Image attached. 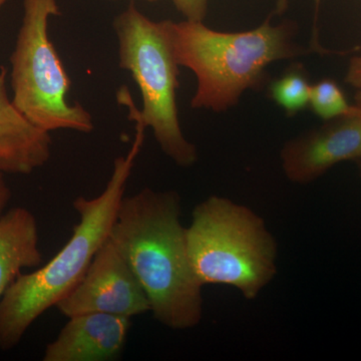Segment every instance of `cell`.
I'll return each instance as SVG.
<instances>
[{"mask_svg": "<svg viewBox=\"0 0 361 361\" xmlns=\"http://www.w3.org/2000/svg\"><path fill=\"white\" fill-rule=\"evenodd\" d=\"M130 318L106 313L71 316L54 341L47 344L44 361H108L122 353Z\"/></svg>", "mask_w": 361, "mask_h": 361, "instance_id": "9c48e42d", "label": "cell"}, {"mask_svg": "<svg viewBox=\"0 0 361 361\" xmlns=\"http://www.w3.org/2000/svg\"><path fill=\"white\" fill-rule=\"evenodd\" d=\"M287 179L307 185L344 161L361 159V116L326 121L322 127L304 133L284 145L280 154Z\"/></svg>", "mask_w": 361, "mask_h": 361, "instance_id": "ba28073f", "label": "cell"}, {"mask_svg": "<svg viewBox=\"0 0 361 361\" xmlns=\"http://www.w3.org/2000/svg\"><path fill=\"white\" fill-rule=\"evenodd\" d=\"M346 82L356 89L361 90V56L351 59L346 73Z\"/></svg>", "mask_w": 361, "mask_h": 361, "instance_id": "9a60e30c", "label": "cell"}, {"mask_svg": "<svg viewBox=\"0 0 361 361\" xmlns=\"http://www.w3.org/2000/svg\"><path fill=\"white\" fill-rule=\"evenodd\" d=\"M285 4H286V0H280L279 4H278V11H279V13L283 11Z\"/></svg>", "mask_w": 361, "mask_h": 361, "instance_id": "ac0fdd59", "label": "cell"}, {"mask_svg": "<svg viewBox=\"0 0 361 361\" xmlns=\"http://www.w3.org/2000/svg\"><path fill=\"white\" fill-rule=\"evenodd\" d=\"M8 1L9 0H0V9H1L2 6H4V4H7Z\"/></svg>", "mask_w": 361, "mask_h": 361, "instance_id": "d6986e66", "label": "cell"}, {"mask_svg": "<svg viewBox=\"0 0 361 361\" xmlns=\"http://www.w3.org/2000/svg\"><path fill=\"white\" fill-rule=\"evenodd\" d=\"M186 238L190 262L203 286L233 287L254 300L276 275V240L265 221L225 197L211 196L195 207Z\"/></svg>", "mask_w": 361, "mask_h": 361, "instance_id": "277c9868", "label": "cell"}, {"mask_svg": "<svg viewBox=\"0 0 361 361\" xmlns=\"http://www.w3.org/2000/svg\"><path fill=\"white\" fill-rule=\"evenodd\" d=\"M61 314L106 313L132 318L149 312L148 297L122 253L109 238L87 272L56 306Z\"/></svg>", "mask_w": 361, "mask_h": 361, "instance_id": "52a82bcc", "label": "cell"}, {"mask_svg": "<svg viewBox=\"0 0 361 361\" xmlns=\"http://www.w3.org/2000/svg\"><path fill=\"white\" fill-rule=\"evenodd\" d=\"M11 199V188L7 185L4 174L0 172V217L6 212L7 205Z\"/></svg>", "mask_w": 361, "mask_h": 361, "instance_id": "2e32d148", "label": "cell"}, {"mask_svg": "<svg viewBox=\"0 0 361 361\" xmlns=\"http://www.w3.org/2000/svg\"><path fill=\"white\" fill-rule=\"evenodd\" d=\"M310 106L315 115L325 122L351 115L355 111V106L348 104L343 90L330 78L311 85Z\"/></svg>", "mask_w": 361, "mask_h": 361, "instance_id": "4fadbf2b", "label": "cell"}, {"mask_svg": "<svg viewBox=\"0 0 361 361\" xmlns=\"http://www.w3.org/2000/svg\"><path fill=\"white\" fill-rule=\"evenodd\" d=\"M110 1H116V0H110ZM145 1H147V2H156V1H158V0H145Z\"/></svg>", "mask_w": 361, "mask_h": 361, "instance_id": "44dd1931", "label": "cell"}, {"mask_svg": "<svg viewBox=\"0 0 361 361\" xmlns=\"http://www.w3.org/2000/svg\"><path fill=\"white\" fill-rule=\"evenodd\" d=\"M185 20L203 21L210 0H171Z\"/></svg>", "mask_w": 361, "mask_h": 361, "instance_id": "5bb4252c", "label": "cell"}, {"mask_svg": "<svg viewBox=\"0 0 361 361\" xmlns=\"http://www.w3.org/2000/svg\"><path fill=\"white\" fill-rule=\"evenodd\" d=\"M118 40V66L129 71L139 87L142 109L130 90L116 92L118 104L129 108L145 127L151 128L161 151L176 165L188 168L198 160L194 144L183 134L178 111L180 66L176 61L163 21L149 20L130 4L113 21Z\"/></svg>", "mask_w": 361, "mask_h": 361, "instance_id": "5b68a950", "label": "cell"}, {"mask_svg": "<svg viewBox=\"0 0 361 361\" xmlns=\"http://www.w3.org/2000/svg\"><path fill=\"white\" fill-rule=\"evenodd\" d=\"M61 14L58 0H23V16L11 56L14 106L40 129L89 134L94 129L89 111L71 104V78L49 39L51 16Z\"/></svg>", "mask_w": 361, "mask_h": 361, "instance_id": "8992f818", "label": "cell"}, {"mask_svg": "<svg viewBox=\"0 0 361 361\" xmlns=\"http://www.w3.org/2000/svg\"><path fill=\"white\" fill-rule=\"evenodd\" d=\"M356 161H357L358 168H360V175H361V159H360V160Z\"/></svg>", "mask_w": 361, "mask_h": 361, "instance_id": "ffe728a7", "label": "cell"}, {"mask_svg": "<svg viewBox=\"0 0 361 361\" xmlns=\"http://www.w3.org/2000/svg\"><path fill=\"white\" fill-rule=\"evenodd\" d=\"M163 25L178 65L196 75L195 110H229L246 90L264 87L270 63L307 54L294 42L290 23L272 25L270 18L243 32H217L203 21L188 20H163Z\"/></svg>", "mask_w": 361, "mask_h": 361, "instance_id": "3957f363", "label": "cell"}, {"mask_svg": "<svg viewBox=\"0 0 361 361\" xmlns=\"http://www.w3.org/2000/svg\"><path fill=\"white\" fill-rule=\"evenodd\" d=\"M311 85L303 66L296 65L271 82L269 94L287 116H295L310 106Z\"/></svg>", "mask_w": 361, "mask_h": 361, "instance_id": "7c38bea8", "label": "cell"}, {"mask_svg": "<svg viewBox=\"0 0 361 361\" xmlns=\"http://www.w3.org/2000/svg\"><path fill=\"white\" fill-rule=\"evenodd\" d=\"M356 110H357V113L361 116V90L356 94Z\"/></svg>", "mask_w": 361, "mask_h": 361, "instance_id": "e0dca14e", "label": "cell"}, {"mask_svg": "<svg viewBox=\"0 0 361 361\" xmlns=\"http://www.w3.org/2000/svg\"><path fill=\"white\" fill-rule=\"evenodd\" d=\"M180 216L177 192L145 188L123 197L109 238L139 280L157 322L186 330L202 322L204 286L190 262Z\"/></svg>", "mask_w": 361, "mask_h": 361, "instance_id": "6da1fadb", "label": "cell"}, {"mask_svg": "<svg viewBox=\"0 0 361 361\" xmlns=\"http://www.w3.org/2000/svg\"><path fill=\"white\" fill-rule=\"evenodd\" d=\"M6 66H0V172L30 175L51 157V133L40 129L16 106L7 92Z\"/></svg>", "mask_w": 361, "mask_h": 361, "instance_id": "30bf717a", "label": "cell"}, {"mask_svg": "<svg viewBox=\"0 0 361 361\" xmlns=\"http://www.w3.org/2000/svg\"><path fill=\"white\" fill-rule=\"evenodd\" d=\"M42 262L35 214L25 207H14L4 212L0 217V299L21 271L35 269Z\"/></svg>", "mask_w": 361, "mask_h": 361, "instance_id": "8fae6325", "label": "cell"}, {"mask_svg": "<svg viewBox=\"0 0 361 361\" xmlns=\"http://www.w3.org/2000/svg\"><path fill=\"white\" fill-rule=\"evenodd\" d=\"M135 134L126 155L114 161L110 180L99 196L78 197L73 207L78 215L73 235L44 265L21 274L0 299V349L16 348L35 320L65 298L80 282L97 252L110 237L118 207L141 153L147 128L132 118Z\"/></svg>", "mask_w": 361, "mask_h": 361, "instance_id": "7a4b0ae2", "label": "cell"}]
</instances>
